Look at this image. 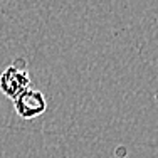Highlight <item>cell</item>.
I'll use <instances>...</instances> for the list:
<instances>
[{
  "mask_svg": "<svg viewBox=\"0 0 158 158\" xmlns=\"http://www.w3.org/2000/svg\"><path fill=\"white\" fill-rule=\"evenodd\" d=\"M29 84H31V76L27 73L24 59H17L0 74V91L9 99L15 101L25 89H29Z\"/></svg>",
  "mask_w": 158,
  "mask_h": 158,
  "instance_id": "obj_1",
  "label": "cell"
},
{
  "mask_svg": "<svg viewBox=\"0 0 158 158\" xmlns=\"http://www.w3.org/2000/svg\"><path fill=\"white\" fill-rule=\"evenodd\" d=\"M14 104H15L17 114L24 119H34L37 116L44 114L47 110V101L44 98V94L40 91H37V89H32V88L25 89L14 101Z\"/></svg>",
  "mask_w": 158,
  "mask_h": 158,
  "instance_id": "obj_2",
  "label": "cell"
}]
</instances>
